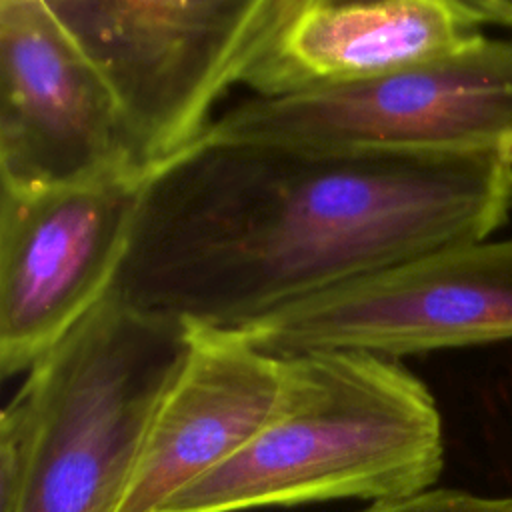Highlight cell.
Segmentation results:
<instances>
[{"instance_id":"1","label":"cell","mask_w":512,"mask_h":512,"mask_svg":"<svg viewBox=\"0 0 512 512\" xmlns=\"http://www.w3.org/2000/svg\"><path fill=\"white\" fill-rule=\"evenodd\" d=\"M502 152L324 150L202 136L148 176L112 284L122 304L238 330L394 264L488 240Z\"/></svg>"},{"instance_id":"9","label":"cell","mask_w":512,"mask_h":512,"mask_svg":"<svg viewBox=\"0 0 512 512\" xmlns=\"http://www.w3.org/2000/svg\"><path fill=\"white\" fill-rule=\"evenodd\" d=\"M486 26L478 0H284L242 84L280 98L372 80L446 56Z\"/></svg>"},{"instance_id":"2","label":"cell","mask_w":512,"mask_h":512,"mask_svg":"<svg viewBox=\"0 0 512 512\" xmlns=\"http://www.w3.org/2000/svg\"><path fill=\"white\" fill-rule=\"evenodd\" d=\"M442 466V418L420 378L392 358L308 352L282 358L264 428L158 512L398 502L432 490Z\"/></svg>"},{"instance_id":"5","label":"cell","mask_w":512,"mask_h":512,"mask_svg":"<svg viewBox=\"0 0 512 512\" xmlns=\"http://www.w3.org/2000/svg\"><path fill=\"white\" fill-rule=\"evenodd\" d=\"M206 138L324 150L502 152L512 156V36L470 44L380 78L250 98Z\"/></svg>"},{"instance_id":"3","label":"cell","mask_w":512,"mask_h":512,"mask_svg":"<svg viewBox=\"0 0 512 512\" xmlns=\"http://www.w3.org/2000/svg\"><path fill=\"white\" fill-rule=\"evenodd\" d=\"M192 326L108 294L0 414V512H118Z\"/></svg>"},{"instance_id":"4","label":"cell","mask_w":512,"mask_h":512,"mask_svg":"<svg viewBox=\"0 0 512 512\" xmlns=\"http://www.w3.org/2000/svg\"><path fill=\"white\" fill-rule=\"evenodd\" d=\"M110 86L150 176L212 126L284 0H48Z\"/></svg>"},{"instance_id":"6","label":"cell","mask_w":512,"mask_h":512,"mask_svg":"<svg viewBox=\"0 0 512 512\" xmlns=\"http://www.w3.org/2000/svg\"><path fill=\"white\" fill-rule=\"evenodd\" d=\"M278 356L408 354L512 340V238L394 264L236 330Z\"/></svg>"},{"instance_id":"8","label":"cell","mask_w":512,"mask_h":512,"mask_svg":"<svg viewBox=\"0 0 512 512\" xmlns=\"http://www.w3.org/2000/svg\"><path fill=\"white\" fill-rule=\"evenodd\" d=\"M142 174L120 106L48 0H0V188Z\"/></svg>"},{"instance_id":"12","label":"cell","mask_w":512,"mask_h":512,"mask_svg":"<svg viewBox=\"0 0 512 512\" xmlns=\"http://www.w3.org/2000/svg\"><path fill=\"white\" fill-rule=\"evenodd\" d=\"M488 26H502L512 30V0H480Z\"/></svg>"},{"instance_id":"11","label":"cell","mask_w":512,"mask_h":512,"mask_svg":"<svg viewBox=\"0 0 512 512\" xmlns=\"http://www.w3.org/2000/svg\"><path fill=\"white\" fill-rule=\"evenodd\" d=\"M362 512H512V496L486 498L456 488H432L398 502H376Z\"/></svg>"},{"instance_id":"10","label":"cell","mask_w":512,"mask_h":512,"mask_svg":"<svg viewBox=\"0 0 512 512\" xmlns=\"http://www.w3.org/2000/svg\"><path fill=\"white\" fill-rule=\"evenodd\" d=\"M282 358L236 330L192 328V346L148 428L118 512H158L182 488L236 456L268 422Z\"/></svg>"},{"instance_id":"7","label":"cell","mask_w":512,"mask_h":512,"mask_svg":"<svg viewBox=\"0 0 512 512\" xmlns=\"http://www.w3.org/2000/svg\"><path fill=\"white\" fill-rule=\"evenodd\" d=\"M148 176L0 188V374H26L112 290Z\"/></svg>"}]
</instances>
